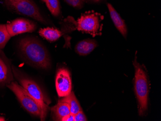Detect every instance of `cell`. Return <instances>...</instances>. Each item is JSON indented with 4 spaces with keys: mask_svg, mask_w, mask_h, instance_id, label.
<instances>
[{
    "mask_svg": "<svg viewBox=\"0 0 161 121\" xmlns=\"http://www.w3.org/2000/svg\"><path fill=\"white\" fill-rule=\"evenodd\" d=\"M19 47L24 57L33 65L43 69L49 68L50 59L47 51L37 40L31 37L22 39Z\"/></svg>",
    "mask_w": 161,
    "mask_h": 121,
    "instance_id": "6da1fadb",
    "label": "cell"
},
{
    "mask_svg": "<svg viewBox=\"0 0 161 121\" xmlns=\"http://www.w3.org/2000/svg\"><path fill=\"white\" fill-rule=\"evenodd\" d=\"M135 74V91L138 102V113L143 115L148 109L149 85L148 78L142 67L137 63L136 58L133 63Z\"/></svg>",
    "mask_w": 161,
    "mask_h": 121,
    "instance_id": "7a4b0ae2",
    "label": "cell"
},
{
    "mask_svg": "<svg viewBox=\"0 0 161 121\" xmlns=\"http://www.w3.org/2000/svg\"><path fill=\"white\" fill-rule=\"evenodd\" d=\"M13 70L14 76L17 78L21 86H22L40 106L42 111L40 119L41 121H44L47 113L49 102L46 98L40 86L35 82L21 74L14 68H13Z\"/></svg>",
    "mask_w": 161,
    "mask_h": 121,
    "instance_id": "3957f363",
    "label": "cell"
},
{
    "mask_svg": "<svg viewBox=\"0 0 161 121\" xmlns=\"http://www.w3.org/2000/svg\"><path fill=\"white\" fill-rule=\"evenodd\" d=\"M6 86L13 92L22 106L29 113L40 118L42 112L40 106L22 86L14 82L8 83Z\"/></svg>",
    "mask_w": 161,
    "mask_h": 121,
    "instance_id": "277c9868",
    "label": "cell"
},
{
    "mask_svg": "<svg viewBox=\"0 0 161 121\" xmlns=\"http://www.w3.org/2000/svg\"><path fill=\"white\" fill-rule=\"evenodd\" d=\"M4 1L7 6L16 12L31 17L41 23H46L37 6L31 0H4Z\"/></svg>",
    "mask_w": 161,
    "mask_h": 121,
    "instance_id": "5b68a950",
    "label": "cell"
},
{
    "mask_svg": "<svg viewBox=\"0 0 161 121\" xmlns=\"http://www.w3.org/2000/svg\"><path fill=\"white\" fill-rule=\"evenodd\" d=\"M79 31L89 33L93 36L99 34L100 19L97 14L88 13L82 15L77 21Z\"/></svg>",
    "mask_w": 161,
    "mask_h": 121,
    "instance_id": "8992f818",
    "label": "cell"
},
{
    "mask_svg": "<svg viewBox=\"0 0 161 121\" xmlns=\"http://www.w3.org/2000/svg\"><path fill=\"white\" fill-rule=\"evenodd\" d=\"M56 87L59 97L67 96L72 89V83L70 74L66 69H60L57 73L56 78Z\"/></svg>",
    "mask_w": 161,
    "mask_h": 121,
    "instance_id": "52a82bcc",
    "label": "cell"
},
{
    "mask_svg": "<svg viewBox=\"0 0 161 121\" xmlns=\"http://www.w3.org/2000/svg\"><path fill=\"white\" fill-rule=\"evenodd\" d=\"M6 26L11 37L21 33L33 32L37 28L33 21L25 19H16Z\"/></svg>",
    "mask_w": 161,
    "mask_h": 121,
    "instance_id": "ba28073f",
    "label": "cell"
},
{
    "mask_svg": "<svg viewBox=\"0 0 161 121\" xmlns=\"http://www.w3.org/2000/svg\"><path fill=\"white\" fill-rule=\"evenodd\" d=\"M51 112L56 121H62L63 118L70 113L69 104L65 96L59 99L58 104L51 108Z\"/></svg>",
    "mask_w": 161,
    "mask_h": 121,
    "instance_id": "9c48e42d",
    "label": "cell"
},
{
    "mask_svg": "<svg viewBox=\"0 0 161 121\" xmlns=\"http://www.w3.org/2000/svg\"><path fill=\"white\" fill-rule=\"evenodd\" d=\"M108 8L109 11V14L111 19L114 24L116 28L117 29L119 32L122 34L124 37H126L127 35V27L125 21L121 18L118 12L115 10L114 8L111 3H107Z\"/></svg>",
    "mask_w": 161,
    "mask_h": 121,
    "instance_id": "30bf717a",
    "label": "cell"
},
{
    "mask_svg": "<svg viewBox=\"0 0 161 121\" xmlns=\"http://www.w3.org/2000/svg\"><path fill=\"white\" fill-rule=\"evenodd\" d=\"M97 47V43L94 40L86 39L80 41L76 46V52L80 56L90 54Z\"/></svg>",
    "mask_w": 161,
    "mask_h": 121,
    "instance_id": "8fae6325",
    "label": "cell"
},
{
    "mask_svg": "<svg viewBox=\"0 0 161 121\" xmlns=\"http://www.w3.org/2000/svg\"><path fill=\"white\" fill-rule=\"evenodd\" d=\"M40 35L49 41H55L62 36V31L53 28H43L39 30Z\"/></svg>",
    "mask_w": 161,
    "mask_h": 121,
    "instance_id": "7c38bea8",
    "label": "cell"
},
{
    "mask_svg": "<svg viewBox=\"0 0 161 121\" xmlns=\"http://www.w3.org/2000/svg\"><path fill=\"white\" fill-rule=\"evenodd\" d=\"M13 80L10 70L5 62L0 58V84L9 83Z\"/></svg>",
    "mask_w": 161,
    "mask_h": 121,
    "instance_id": "4fadbf2b",
    "label": "cell"
},
{
    "mask_svg": "<svg viewBox=\"0 0 161 121\" xmlns=\"http://www.w3.org/2000/svg\"><path fill=\"white\" fill-rule=\"evenodd\" d=\"M65 97L69 104L70 113L75 115L80 111H82V108L73 91H71L68 96Z\"/></svg>",
    "mask_w": 161,
    "mask_h": 121,
    "instance_id": "5bb4252c",
    "label": "cell"
},
{
    "mask_svg": "<svg viewBox=\"0 0 161 121\" xmlns=\"http://www.w3.org/2000/svg\"><path fill=\"white\" fill-rule=\"evenodd\" d=\"M46 5L49 10L55 17L59 16L60 13L59 0H46Z\"/></svg>",
    "mask_w": 161,
    "mask_h": 121,
    "instance_id": "9a60e30c",
    "label": "cell"
},
{
    "mask_svg": "<svg viewBox=\"0 0 161 121\" xmlns=\"http://www.w3.org/2000/svg\"><path fill=\"white\" fill-rule=\"evenodd\" d=\"M11 37L6 25L0 24V49L3 48L5 47Z\"/></svg>",
    "mask_w": 161,
    "mask_h": 121,
    "instance_id": "2e32d148",
    "label": "cell"
},
{
    "mask_svg": "<svg viewBox=\"0 0 161 121\" xmlns=\"http://www.w3.org/2000/svg\"><path fill=\"white\" fill-rule=\"evenodd\" d=\"M68 4L76 8H82L85 2V0H64Z\"/></svg>",
    "mask_w": 161,
    "mask_h": 121,
    "instance_id": "e0dca14e",
    "label": "cell"
},
{
    "mask_svg": "<svg viewBox=\"0 0 161 121\" xmlns=\"http://www.w3.org/2000/svg\"><path fill=\"white\" fill-rule=\"evenodd\" d=\"M87 121L86 118L85 116V114L83 111H80L77 113L75 115V121Z\"/></svg>",
    "mask_w": 161,
    "mask_h": 121,
    "instance_id": "ac0fdd59",
    "label": "cell"
},
{
    "mask_svg": "<svg viewBox=\"0 0 161 121\" xmlns=\"http://www.w3.org/2000/svg\"><path fill=\"white\" fill-rule=\"evenodd\" d=\"M62 121H75V115L70 113L62 119Z\"/></svg>",
    "mask_w": 161,
    "mask_h": 121,
    "instance_id": "d6986e66",
    "label": "cell"
},
{
    "mask_svg": "<svg viewBox=\"0 0 161 121\" xmlns=\"http://www.w3.org/2000/svg\"><path fill=\"white\" fill-rule=\"evenodd\" d=\"M5 121V119H4V117H2V116H0V121Z\"/></svg>",
    "mask_w": 161,
    "mask_h": 121,
    "instance_id": "ffe728a7",
    "label": "cell"
},
{
    "mask_svg": "<svg viewBox=\"0 0 161 121\" xmlns=\"http://www.w3.org/2000/svg\"><path fill=\"white\" fill-rule=\"evenodd\" d=\"M93 1H99V0H93Z\"/></svg>",
    "mask_w": 161,
    "mask_h": 121,
    "instance_id": "44dd1931",
    "label": "cell"
},
{
    "mask_svg": "<svg viewBox=\"0 0 161 121\" xmlns=\"http://www.w3.org/2000/svg\"><path fill=\"white\" fill-rule=\"evenodd\" d=\"M42 1H43V2H45V1H46V0H42Z\"/></svg>",
    "mask_w": 161,
    "mask_h": 121,
    "instance_id": "7402d4cb",
    "label": "cell"
}]
</instances>
